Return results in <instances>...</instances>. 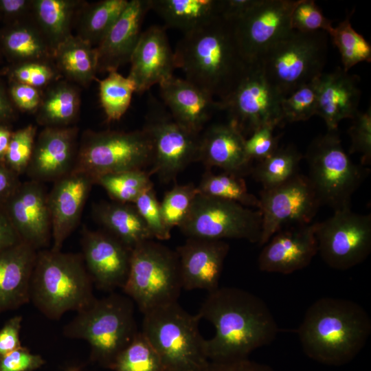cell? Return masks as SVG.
<instances>
[{"instance_id":"6da1fadb","label":"cell","mask_w":371,"mask_h":371,"mask_svg":"<svg viewBox=\"0 0 371 371\" xmlns=\"http://www.w3.org/2000/svg\"><path fill=\"white\" fill-rule=\"evenodd\" d=\"M197 314L215 328L214 337L205 339L206 355L212 361L248 358L271 343L279 331L266 303L236 287H218L208 293Z\"/></svg>"},{"instance_id":"7a4b0ae2","label":"cell","mask_w":371,"mask_h":371,"mask_svg":"<svg viewBox=\"0 0 371 371\" xmlns=\"http://www.w3.org/2000/svg\"><path fill=\"white\" fill-rule=\"evenodd\" d=\"M177 68L187 80L218 101H225L254 63L244 55L232 21L222 16L184 34L177 43Z\"/></svg>"},{"instance_id":"3957f363","label":"cell","mask_w":371,"mask_h":371,"mask_svg":"<svg viewBox=\"0 0 371 371\" xmlns=\"http://www.w3.org/2000/svg\"><path fill=\"white\" fill-rule=\"evenodd\" d=\"M371 334V319L358 303L346 299L322 297L307 309L297 329L305 354L327 365L350 361Z\"/></svg>"},{"instance_id":"277c9868","label":"cell","mask_w":371,"mask_h":371,"mask_svg":"<svg viewBox=\"0 0 371 371\" xmlns=\"http://www.w3.org/2000/svg\"><path fill=\"white\" fill-rule=\"evenodd\" d=\"M81 254L38 250L30 289V302L46 317L59 319L78 312L96 298Z\"/></svg>"},{"instance_id":"5b68a950","label":"cell","mask_w":371,"mask_h":371,"mask_svg":"<svg viewBox=\"0 0 371 371\" xmlns=\"http://www.w3.org/2000/svg\"><path fill=\"white\" fill-rule=\"evenodd\" d=\"M134 313L130 297L112 292L77 312L63 333L67 338L87 341L91 359L111 369L118 355L139 332Z\"/></svg>"},{"instance_id":"8992f818","label":"cell","mask_w":371,"mask_h":371,"mask_svg":"<svg viewBox=\"0 0 371 371\" xmlns=\"http://www.w3.org/2000/svg\"><path fill=\"white\" fill-rule=\"evenodd\" d=\"M200 319L177 302L144 314L141 332L158 354L165 371H199L209 360L205 339L199 331Z\"/></svg>"},{"instance_id":"52a82bcc","label":"cell","mask_w":371,"mask_h":371,"mask_svg":"<svg viewBox=\"0 0 371 371\" xmlns=\"http://www.w3.org/2000/svg\"><path fill=\"white\" fill-rule=\"evenodd\" d=\"M327 35L291 30L256 62L267 80L284 97L318 78L324 71Z\"/></svg>"},{"instance_id":"ba28073f","label":"cell","mask_w":371,"mask_h":371,"mask_svg":"<svg viewBox=\"0 0 371 371\" xmlns=\"http://www.w3.org/2000/svg\"><path fill=\"white\" fill-rule=\"evenodd\" d=\"M122 291L146 313L177 302L182 289L176 251L147 240L132 249L126 282Z\"/></svg>"},{"instance_id":"9c48e42d","label":"cell","mask_w":371,"mask_h":371,"mask_svg":"<svg viewBox=\"0 0 371 371\" xmlns=\"http://www.w3.org/2000/svg\"><path fill=\"white\" fill-rule=\"evenodd\" d=\"M153 146L144 128L133 131H87L82 136L72 170L95 179L100 176L151 166Z\"/></svg>"},{"instance_id":"30bf717a","label":"cell","mask_w":371,"mask_h":371,"mask_svg":"<svg viewBox=\"0 0 371 371\" xmlns=\"http://www.w3.org/2000/svg\"><path fill=\"white\" fill-rule=\"evenodd\" d=\"M308 178L321 204L334 211L350 207L352 195L368 170L355 164L344 150L337 131L315 138L305 156Z\"/></svg>"},{"instance_id":"8fae6325","label":"cell","mask_w":371,"mask_h":371,"mask_svg":"<svg viewBox=\"0 0 371 371\" xmlns=\"http://www.w3.org/2000/svg\"><path fill=\"white\" fill-rule=\"evenodd\" d=\"M178 227L188 238L245 239L258 243L262 215L258 210L199 192L187 217Z\"/></svg>"},{"instance_id":"7c38bea8","label":"cell","mask_w":371,"mask_h":371,"mask_svg":"<svg viewBox=\"0 0 371 371\" xmlns=\"http://www.w3.org/2000/svg\"><path fill=\"white\" fill-rule=\"evenodd\" d=\"M143 128L153 146L150 176L156 175L161 181L170 182L189 164L198 161L200 135L179 124L155 100L149 101Z\"/></svg>"},{"instance_id":"4fadbf2b","label":"cell","mask_w":371,"mask_h":371,"mask_svg":"<svg viewBox=\"0 0 371 371\" xmlns=\"http://www.w3.org/2000/svg\"><path fill=\"white\" fill-rule=\"evenodd\" d=\"M315 236L324 261L335 269H348L363 262L371 251V215L355 213L351 207L335 210L317 223Z\"/></svg>"},{"instance_id":"5bb4252c","label":"cell","mask_w":371,"mask_h":371,"mask_svg":"<svg viewBox=\"0 0 371 371\" xmlns=\"http://www.w3.org/2000/svg\"><path fill=\"white\" fill-rule=\"evenodd\" d=\"M258 201L262 215L259 245L286 225L311 223L322 205L308 178L299 173L280 185L262 189Z\"/></svg>"},{"instance_id":"9a60e30c","label":"cell","mask_w":371,"mask_h":371,"mask_svg":"<svg viewBox=\"0 0 371 371\" xmlns=\"http://www.w3.org/2000/svg\"><path fill=\"white\" fill-rule=\"evenodd\" d=\"M284 97L267 80L260 66L254 63L234 92L223 102L229 122L245 137L265 126L284 124Z\"/></svg>"},{"instance_id":"2e32d148","label":"cell","mask_w":371,"mask_h":371,"mask_svg":"<svg viewBox=\"0 0 371 371\" xmlns=\"http://www.w3.org/2000/svg\"><path fill=\"white\" fill-rule=\"evenodd\" d=\"M297 0H260L241 18L232 21L238 44L248 60L261 56L291 31V14Z\"/></svg>"},{"instance_id":"e0dca14e","label":"cell","mask_w":371,"mask_h":371,"mask_svg":"<svg viewBox=\"0 0 371 371\" xmlns=\"http://www.w3.org/2000/svg\"><path fill=\"white\" fill-rule=\"evenodd\" d=\"M81 246V254L93 285L111 293L122 289L129 273L132 249L106 231L85 227Z\"/></svg>"},{"instance_id":"ac0fdd59","label":"cell","mask_w":371,"mask_h":371,"mask_svg":"<svg viewBox=\"0 0 371 371\" xmlns=\"http://www.w3.org/2000/svg\"><path fill=\"white\" fill-rule=\"evenodd\" d=\"M2 207L23 242L37 251L49 246L52 225L47 193L42 183L21 182Z\"/></svg>"},{"instance_id":"d6986e66","label":"cell","mask_w":371,"mask_h":371,"mask_svg":"<svg viewBox=\"0 0 371 371\" xmlns=\"http://www.w3.org/2000/svg\"><path fill=\"white\" fill-rule=\"evenodd\" d=\"M317 225H293L276 232L259 254V269L289 274L307 267L318 253Z\"/></svg>"},{"instance_id":"ffe728a7","label":"cell","mask_w":371,"mask_h":371,"mask_svg":"<svg viewBox=\"0 0 371 371\" xmlns=\"http://www.w3.org/2000/svg\"><path fill=\"white\" fill-rule=\"evenodd\" d=\"M94 179L87 174L71 170L54 182L47 193L54 251H60L64 242L77 227Z\"/></svg>"},{"instance_id":"44dd1931","label":"cell","mask_w":371,"mask_h":371,"mask_svg":"<svg viewBox=\"0 0 371 371\" xmlns=\"http://www.w3.org/2000/svg\"><path fill=\"white\" fill-rule=\"evenodd\" d=\"M76 126L44 127L36 138L26 174L30 180L54 182L70 172L78 150Z\"/></svg>"},{"instance_id":"7402d4cb","label":"cell","mask_w":371,"mask_h":371,"mask_svg":"<svg viewBox=\"0 0 371 371\" xmlns=\"http://www.w3.org/2000/svg\"><path fill=\"white\" fill-rule=\"evenodd\" d=\"M229 250L223 240L188 238L176 249L182 289L208 293L217 289Z\"/></svg>"},{"instance_id":"603a6c76","label":"cell","mask_w":371,"mask_h":371,"mask_svg":"<svg viewBox=\"0 0 371 371\" xmlns=\"http://www.w3.org/2000/svg\"><path fill=\"white\" fill-rule=\"evenodd\" d=\"M129 63L128 77L138 93L173 76L177 65L166 28L152 25L142 32Z\"/></svg>"},{"instance_id":"cb8c5ba5","label":"cell","mask_w":371,"mask_h":371,"mask_svg":"<svg viewBox=\"0 0 371 371\" xmlns=\"http://www.w3.org/2000/svg\"><path fill=\"white\" fill-rule=\"evenodd\" d=\"M150 10V0H130L127 5L95 47L98 72L117 71L129 63L142 34L144 18Z\"/></svg>"},{"instance_id":"d4e9b609","label":"cell","mask_w":371,"mask_h":371,"mask_svg":"<svg viewBox=\"0 0 371 371\" xmlns=\"http://www.w3.org/2000/svg\"><path fill=\"white\" fill-rule=\"evenodd\" d=\"M159 85L172 117L194 133L200 135L214 113L223 111L220 101L185 78L173 76Z\"/></svg>"},{"instance_id":"484cf974","label":"cell","mask_w":371,"mask_h":371,"mask_svg":"<svg viewBox=\"0 0 371 371\" xmlns=\"http://www.w3.org/2000/svg\"><path fill=\"white\" fill-rule=\"evenodd\" d=\"M359 78L341 67L323 72L317 78V111L328 131H337L339 122L353 119L358 113L361 97Z\"/></svg>"},{"instance_id":"4316f807","label":"cell","mask_w":371,"mask_h":371,"mask_svg":"<svg viewBox=\"0 0 371 371\" xmlns=\"http://www.w3.org/2000/svg\"><path fill=\"white\" fill-rule=\"evenodd\" d=\"M245 137L229 122L209 126L200 135L198 161L239 176L251 171L245 151Z\"/></svg>"},{"instance_id":"83f0119b","label":"cell","mask_w":371,"mask_h":371,"mask_svg":"<svg viewBox=\"0 0 371 371\" xmlns=\"http://www.w3.org/2000/svg\"><path fill=\"white\" fill-rule=\"evenodd\" d=\"M37 252L23 241L0 251V313L18 308L30 302Z\"/></svg>"},{"instance_id":"f1b7e54d","label":"cell","mask_w":371,"mask_h":371,"mask_svg":"<svg viewBox=\"0 0 371 371\" xmlns=\"http://www.w3.org/2000/svg\"><path fill=\"white\" fill-rule=\"evenodd\" d=\"M167 27L186 34L212 22L222 14V0H150Z\"/></svg>"},{"instance_id":"f546056e","label":"cell","mask_w":371,"mask_h":371,"mask_svg":"<svg viewBox=\"0 0 371 371\" xmlns=\"http://www.w3.org/2000/svg\"><path fill=\"white\" fill-rule=\"evenodd\" d=\"M93 214L106 232L131 249L153 239L133 203L102 202L93 206Z\"/></svg>"},{"instance_id":"4dcf8cb0","label":"cell","mask_w":371,"mask_h":371,"mask_svg":"<svg viewBox=\"0 0 371 371\" xmlns=\"http://www.w3.org/2000/svg\"><path fill=\"white\" fill-rule=\"evenodd\" d=\"M79 0H33L32 17L54 50L69 36L78 12Z\"/></svg>"},{"instance_id":"1f68e13d","label":"cell","mask_w":371,"mask_h":371,"mask_svg":"<svg viewBox=\"0 0 371 371\" xmlns=\"http://www.w3.org/2000/svg\"><path fill=\"white\" fill-rule=\"evenodd\" d=\"M7 55L17 63L54 61V50L32 16L14 22L2 35Z\"/></svg>"},{"instance_id":"d6a6232c","label":"cell","mask_w":371,"mask_h":371,"mask_svg":"<svg viewBox=\"0 0 371 371\" xmlns=\"http://www.w3.org/2000/svg\"><path fill=\"white\" fill-rule=\"evenodd\" d=\"M53 59L60 74L71 81L85 86L95 78V47L76 35H71L56 47Z\"/></svg>"},{"instance_id":"836d02e7","label":"cell","mask_w":371,"mask_h":371,"mask_svg":"<svg viewBox=\"0 0 371 371\" xmlns=\"http://www.w3.org/2000/svg\"><path fill=\"white\" fill-rule=\"evenodd\" d=\"M80 104L78 89L67 81L58 80L42 94L36 122L44 127L69 126L78 117Z\"/></svg>"},{"instance_id":"e575fe53","label":"cell","mask_w":371,"mask_h":371,"mask_svg":"<svg viewBox=\"0 0 371 371\" xmlns=\"http://www.w3.org/2000/svg\"><path fill=\"white\" fill-rule=\"evenodd\" d=\"M128 0H102L82 6L76 17L77 35L96 47L128 4Z\"/></svg>"},{"instance_id":"d590c367","label":"cell","mask_w":371,"mask_h":371,"mask_svg":"<svg viewBox=\"0 0 371 371\" xmlns=\"http://www.w3.org/2000/svg\"><path fill=\"white\" fill-rule=\"evenodd\" d=\"M302 154L295 146L278 147L271 155L251 168L254 178L263 189L280 185L297 175Z\"/></svg>"},{"instance_id":"8d00e7d4","label":"cell","mask_w":371,"mask_h":371,"mask_svg":"<svg viewBox=\"0 0 371 371\" xmlns=\"http://www.w3.org/2000/svg\"><path fill=\"white\" fill-rule=\"evenodd\" d=\"M197 188L204 195L258 207V198L249 192L242 176L226 172L215 175L207 170Z\"/></svg>"},{"instance_id":"74e56055","label":"cell","mask_w":371,"mask_h":371,"mask_svg":"<svg viewBox=\"0 0 371 371\" xmlns=\"http://www.w3.org/2000/svg\"><path fill=\"white\" fill-rule=\"evenodd\" d=\"M150 177L143 170H128L100 176L95 184L102 186L115 201L133 203L141 194L153 188Z\"/></svg>"},{"instance_id":"f35d334b","label":"cell","mask_w":371,"mask_h":371,"mask_svg":"<svg viewBox=\"0 0 371 371\" xmlns=\"http://www.w3.org/2000/svg\"><path fill=\"white\" fill-rule=\"evenodd\" d=\"M134 93H136L134 82L117 71L109 72V75L100 81V103L109 121L119 120L124 115Z\"/></svg>"},{"instance_id":"ab89813d","label":"cell","mask_w":371,"mask_h":371,"mask_svg":"<svg viewBox=\"0 0 371 371\" xmlns=\"http://www.w3.org/2000/svg\"><path fill=\"white\" fill-rule=\"evenodd\" d=\"M353 12L346 16L329 34L339 52L342 69L346 72L361 62H371L370 44L351 25L350 17Z\"/></svg>"},{"instance_id":"60d3db41","label":"cell","mask_w":371,"mask_h":371,"mask_svg":"<svg viewBox=\"0 0 371 371\" xmlns=\"http://www.w3.org/2000/svg\"><path fill=\"white\" fill-rule=\"evenodd\" d=\"M111 369L114 371H165L158 354L141 331L118 355Z\"/></svg>"},{"instance_id":"b9f144b4","label":"cell","mask_w":371,"mask_h":371,"mask_svg":"<svg viewBox=\"0 0 371 371\" xmlns=\"http://www.w3.org/2000/svg\"><path fill=\"white\" fill-rule=\"evenodd\" d=\"M199 192L197 186L192 183L177 184L166 192L160 207L164 222L169 229L172 230L183 223Z\"/></svg>"},{"instance_id":"7bdbcfd3","label":"cell","mask_w":371,"mask_h":371,"mask_svg":"<svg viewBox=\"0 0 371 371\" xmlns=\"http://www.w3.org/2000/svg\"><path fill=\"white\" fill-rule=\"evenodd\" d=\"M317 78L282 99L281 106L284 124L306 121L316 115Z\"/></svg>"},{"instance_id":"ee69618b","label":"cell","mask_w":371,"mask_h":371,"mask_svg":"<svg viewBox=\"0 0 371 371\" xmlns=\"http://www.w3.org/2000/svg\"><path fill=\"white\" fill-rule=\"evenodd\" d=\"M36 127L29 124L12 133L3 163L17 175L26 172L32 158Z\"/></svg>"},{"instance_id":"f6af8a7d","label":"cell","mask_w":371,"mask_h":371,"mask_svg":"<svg viewBox=\"0 0 371 371\" xmlns=\"http://www.w3.org/2000/svg\"><path fill=\"white\" fill-rule=\"evenodd\" d=\"M61 74L54 61L17 63L11 70L12 81L41 89L58 81Z\"/></svg>"},{"instance_id":"bcb514c9","label":"cell","mask_w":371,"mask_h":371,"mask_svg":"<svg viewBox=\"0 0 371 371\" xmlns=\"http://www.w3.org/2000/svg\"><path fill=\"white\" fill-rule=\"evenodd\" d=\"M290 23L291 30L305 33L323 31L329 34L333 29L332 21L324 16L313 0H297Z\"/></svg>"},{"instance_id":"7dc6e473","label":"cell","mask_w":371,"mask_h":371,"mask_svg":"<svg viewBox=\"0 0 371 371\" xmlns=\"http://www.w3.org/2000/svg\"><path fill=\"white\" fill-rule=\"evenodd\" d=\"M133 204L153 238L165 240L170 238L171 229L164 222L160 203L157 199L153 188L141 194Z\"/></svg>"},{"instance_id":"c3c4849f","label":"cell","mask_w":371,"mask_h":371,"mask_svg":"<svg viewBox=\"0 0 371 371\" xmlns=\"http://www.w3.org/2000/svg\"><path fill=\"white\" fill-rule=\"evenodd\" d=\"M351 139L350 153H358L361 155V164H370L371 161V109L359 112L352 119V124L348 129Z\"/></svg>"},{"instance_id":"681fc988","label":"cell","mask_w":371,"mask_h":371,"mask_svg":"<svg viewBox=\"0 0 371 371\" xmlns=\"http://www.w3.org/2000/svg\"><path fill=\"white\" fill-rule=\"evenodd\" d=\"M275 127L265 126L254 131L245 139V151L252 161H261L271 155L279 146L278 138L273 134Z\"/></svg>"},{"instance_id":"f907efd6","label":"cell","mask_w":371,"mask_h":371,"mask_svg":"<svg viewBox=\"0 0 371 371\" xmlns=\"http://www.w3.org/2000/svg\"><path fill=\"white\" fill-rule=\"evenodd\" d=\"M45 363L41 356L21 346L0 359V371H34Z\"/></svg>"},{"instance_id":"816d5d0a","label":"cell","mask_w":371,"mask_h":371,"mask_svg":"<svg viewBox=\"0 0 371 371\" xmlns=\"http://www.w3.org/2000/svg\"><path fill=\"white\" fill-rule=\"evenodd\" d=\"M10 95L14 104L24 112H36L42 98L40 89L12 81Z\"/></svg>"},{"instance_id":"f5cc1de1","label":"cell","mask_w":371,"mask_h":371,"mask_svg":"<svg viewBox=\"0 0 371 371\" xmlns=\"http://www.w3.org/2000/svg\"><path fill=\"white\" fill-rule=\"evenodd\" d=\"M199 371H274L270 366L248 358L212 361L208 360Z\"/></svg>"},{"instance_id":"db71d44e","label":"cell","mask_w":371,"mask_h":371,"mask_svg":"<svg viewBox=\"0 0 371 371\" xmlns=\"http://www.w3.org/2000/svg\"><path fill=\"white\" fill-rule=\"evenodd\" d=\"M23 317L15 315L0 329V359L21 346L20 332Z\"/></svg>"},{"instance_id":"11a10c76","label":"cell","mask_w":371,"mask_h":371,"mask_svg":"<svg viewBox=\"0 0 371 371\" xmlns=\"http://www.w3.org/2000/svg\"><path fill=\"white\" fill-rule=\"evenodd\" d=\"M260 0H222L221 16L226 20L234 21L254 8Z\"/></svg>"},{"instance_id":"9f6ffc18","label":"cell","mask_w":371,"mask_h":371,"mask_svg":"<svg viewBox=\"0 0 371 371\" xmlns=\"http://www.w3.org/2000/svg\"><path fill=\"white\" fill-rule=\"evenodd\" d=\"M21 181L19 176L0 161V205L11 196Z\"/></svg>"},{"instance_id":"6f0895ef","label":"cell","mask_w":371,"mask_h":371,"mask_svg":"<svg viewBox=\"0 0 371 371\" xmlns=\"http://www.w3.org/2000/svg\"><path fill=\"white\" fill-rule=\"evenodd\" d=\"M2 205H0V251L21 242Z\"/></svg>"},{"instance_id":"680465c9","label":"cell","mask_w":371,"mask_h":371,"mask_svg":"<svg viewBox=\"0 0 371 371\" xmlns=\"http://www.w3.org/2000/svg\"><path fill=\"white\" fill-rule=\"evenodd\" d=\"M12 104L5 89L0 85V120H8L14 113Z\"/></svg>"},{"instance_id":"91938a15","label":"cell","mask_w":371,"mask_h":371,"mask_svg":"<svg viewBox=\"0 0 371 371\" xmlns=\"http://www.w3.org/2000/svg\"><path fill=\"white\" fill-rule=\"evenodd\" d=\"M12 133L5 126H0V161H3Z\"/></svg>"},{"instance_id":"94428289","label":"cell","mask_w":371,"mask_h":371,"mask_svg":"<svg viewBox=\"0 0 371 371\" xmlns=\"http://www.w3.org/2000/svg\"><path fill=\"white\" fill-rule=\"evenodd\" d=\"M68 371H79L78 368H73L69 370Z\"/></svg>"}]
</instances>
